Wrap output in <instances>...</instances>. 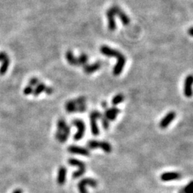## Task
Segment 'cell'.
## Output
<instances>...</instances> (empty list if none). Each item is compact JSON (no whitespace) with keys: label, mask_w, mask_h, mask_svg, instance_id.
Wrapping results in <instances>:
<instances>
[{"label":"cell","mask_w":193,"mask_h":193,"mask_svg":"<svg viewBox=\"0 0 193 193\" xmlns=\"http://www.w3.org/2000/svg\"><path fill=\"white\" fill-rule=\"evenodd\" d=\"M87 145L89 149H101L107 153H110L112 151V147L111 145L106 141L89 140L87 142Z\"/></svg>","instance_id":"cell-3"},{"label":"cell","mask_w":193,"mask_h":193,"mask_svg":"<svg viewBox=\"0 0 193 193\" xmlns=\"http://www.w3.org/2000/svg\"><path fill=\"white\" fill-rule=\"evenodd\" d=\"M113 8L114 10H115V15H117V17L120 19L122 23L124 25H128V24H129V22H130V19H129V17L126 15L125 12H123L118 6H113Z\"/></svg>","instance_id":"cell-12"},{"label":"cell","mask_w":193,"mask_h":193,"mask_svg":"<svg viewBox=\"0 0 193 193\" xmlns=\"http://www.w3.org/2000/svg\"><path fill=\"white\" fill-rule=\"evenodd\" d=\"M87 61H88V56L86 54L83 53L81 54L79 57H77V63H78V66L82 65L84 66L85 64H87Z\"/></svg>","instance_id":"cell-22"},{"label":"cell","mask_w":193,"mask_h":193,"mask_svg":"<svg viewBox=\"0 0 193 193\" xmlns=\"http://www.w3.org/2000/svg\"><path fill=\"white\" fill-rule=\"evenodd\" d=\"M66 58L68 62L70 63L71 65L74 66H78V63H77V58L75 57L74 54L72 51L68 50L66 52Z\"/></svg>","instance_id":"cell-17"},{"label":"cell","mask_w":193,"mask_h":193,"mask_svg":"<svg viewBox=\"0 0 193 193\" xmlns=\"http://www.w3.org/2000/svg\"><path fill=\"white\" fill-rule=\"evenodd\" d=\"M120 110L117 107H112V108L106 109L105 112V117L108 119L109 121H114L118 115Z\"/></svg>","instance_id":"cell-14"},{"label":"cell","mask_w":193,"mask_h":193,"mask_svg":"<svg viewBox=\"0 0 193 193\" xmlns=\"http://www.w3.org/2000/svg\"><path fill=\"white\" fill-rule=\"evenodd\" d=\"M100 52L105 56L109 57H116L117 62L114 67L113 74L115 76H118L122 72L124 67L126 64V57L124 54L121 53L118 50H116L115 49L109 47L108 46L103 45L100 47Z\"/></svg>","instance_id":"cell-1"},{"label":"cell","mask_w":193,"mask_h":193,"mask_svg":"<svg viewBox=\"0 0 193 193\" xmlns=\"http://www.w3.org/2000/svg\"><path fill=\"white\" fill-rule=\"evenodd\" d=\"M184 95L188 98L193 96V74H189L186 77L184 82Z\"/></svg>","instance_id":"cell-7"},{"label":"cell","mask_w":193,"mask_h":193,"mask_svg":"<svg viewBox=\"0 0 193 193\" xmlns=\"http://www.w3.org/2000/svg\"><path fill=\"white\" fill-rule=\"evenodd\" d=\"M7 57H8V55L7 54V53L5 52H0V62H2V61L6 59Z\"/></svg>","instance_id":"cell-27"},{"label":"cell","mask_w":193,"mask_h":193,"mask_svg":"<svg viewBox=\"0 0 193 193\" xmlns=\"http://www.w3.org/2000/svg\"><path fill=\"white\" fill-rule=\"evenodd\" d=\"M12 193H23V191L21 189H17V190H15Z\"/></svg>","instance_id":"cell-30"},{"label":"cell","mask_w":193,"mask_h":193,"mask_svg":"<svg viewBox=\"0 0 193 193\" xmlns=\"http://www.w3.org/2000/svg\"><path fill=\"white\" fill-rule=\"evenodd\" d=\"M97 184H98V183H97V180H94V179L84 178L79 182L77 187H78V190L80 191V193H88L86 188H85L86 185H89L92 187V188H97Z\"/></svg>","instance_id":"cell-8"},{"label":"cell","mask_w":193,"mask_h":193,"mask_svg":"<svg viewBox=\"0 0 193 193\" xmlns=\"http://www.w3.org/2000/svg\"><path fill=\"white\" fill-rule=\"evenodd\" d=\"M67 151L72 154H80L82 156H88L90 155V152L87 148L80 147V146H76V145H70L67 148Z\"/></svg>","instance_id":"cell-9"},{"label":"cell","mask_w":193,"mask_h":193,"mask_svg":"<svg viewBox=\"0 0 193 193\" xmlns=\"http://www.w3.org/2000/svg\"><path fill=\"white\" fill-rule=\"evenodd\" d=\"M9 64H10V60L9 57H8L5 59V60L2 61V64L1 67H0V75H4L6 72H7Z\"/></svg>","instance_id":"cell-19"},{"label":"cell","mask_w":193,"mask_h":193,"mask_svg":"<svg viewBox=\"0 0 193 193\" xmlns=\"http://www.w3.org/2000/svg\"><path fill=\"white\" fill-rule=\"evenodd\" d=\"M179 193H193V180L179 191Z\"/></svg>","instance_id":"cell-23"},{"label":"cell","mask_w":193,"mask_h":193,"mask_svg":"<svg viewBox=\"0 0 193 193\" xmlns=\"http://www.w3.org/2000/svg\"><path fill=\"white\" fill-rule=\"evenodd\" d=\"M70 134V127L67 125L64 119H60L57 122V131L55 133V138L60 143H64L67 140Z\"/></svg>","instance_id":"cell-2"},{"label":"cell","mask_w":193,"mask_h":193,"mask_svg":"<svg viewBox=\"0 0 193 193\" xmlns=\"http://www.w3.org/2000/svg\"><path fill=\"white\" fill-rule=\"evenodd\" d=\"M176 117V112L172 111L168 112L167 115L164 116L163 118L162 119V120L160 122V127L162 129H165L170 125V123L175 119Z\"/></svg>","instance_id":"cell-11"},{"label":"cell","mask_w":193,"mask_h":193,"mask_svg":"<svg viewBox=\"0 0 193 193\" xmlns=\"http://www.w3.org/2000/svg\"><path fill=\"white\" fill-rule=\"evenodd\" d=\"M188 34H189V35L191 36H192V37H193V27H190V29H188Z\"/></svg>","instance_id":"cell-29"},{"label":"cell","mask_w":193,"mask_h":193,"mask_svg":"<svg viewBox=\"0 0 193 193\" xmlns=\"http://www.w3.org/2000/svg\"><path fill=\"white\" fill-rule=\"evenodd\" d=\"M45 88H46V85L44 84V83L40 82L36 86V88L34 89V92L32 94L34 95V97H38L42 92H44V89H45Z\"/></svg>","instance_id":"cell-20"},{"label":"cell","mask_w":193,"mask_h":193,"mask_svg":"<svg viewBox=\"0 0 193 193\" xmlns=\"http://www.w3.org/2000/svg\"><path fill=\"white\" fill-rule=\"evenodd\" d=\"M102 114L99 112V111L95 110L89 114V118H90V124H91V130L93 135L97 136L99 134V128L97 125V119H101L102 117Z\"/></svg>","instance_id":"cell-5"},{"label":"cell","mask_w":193,"mask_h":193,"mask_svg":"<svg viewBox=\"0 0 193 193\" xmlns=\"http://www.w3.org/2000/svg\"><path fill=\"white\" fill-rule=\"evenodd\" d=\"M124 99H125V97H124V95L122 94H118L115 95V96L112 98V104L114 106H116V105L120 104V103L122 102Z\"/></svg>","instance_id":"cell-21"},{"label":"cell","mask_w":193,"mask_h":193,"mask_svg":"<svg viewBox=\"0 0 193 193\" xmlns=\"http://www.w3.org/2000/svg\"><path fill=\"white\" fill-rule=\"evenodd\" d=\"M181 178V174L179 172H164V173L162 174L160 176V179L161 180L164 182H168V181H172V180H177Z\"/></svg>","instance_id":"cell-13"},{"label":"cell","mask_w":193,"mask_h":193,"mask_svg":"<svg viewBox=\"0 0 193 193\" xmlns=\"http://www.w3.org/2000/svg\"><path fill=\"white\" fill-rule=\"evenodd\" d=\"M39 83H40V80H39V79L36 78V77H33V78H32L31 80H29V85H30V86L32 87H34V86H36Z\"/></svg>","instance_id":"cell-26"},{"label":"cell","mask_w":193,"mask_h":193,"mask_svg":"<svg viewBox=\"0 0 193 193\" xmlns=\"http://www.w3.org/2000/svg\"><path fill=\"white\" fill-rule=\"evenodd\" d=\"M102 107L104 109H107V104L106 102H103L102 103Z\"/></svg>","instance_id":"cell-31"},{"label":"cell","mask_w":193,"mask_h":193,"mask_svg":"<svg viewBox=\"0 0 193 193\" xmlns=\"http://www.w3.org/2000/svg\"><path fill=\"white\" fill-rule=\"evenodd\" d=\"M72 124L74 126H75L77 128V133L74 136V140H80L82 138L84 137V133H85V124L82 120L80 119H73L72 122Z\"/></svg>","instance_id":"cell-6"},{"label":"cell","mask_w":193,"mask_h":193,"mask_svg":"<svg viewBox=\"0 0 193 193\" xmlns=\"http://www.w3.org/2000/svg\"><path fill=\"white\" fill-rule=\"evenodd\" d=\"M67 170L65 167L62 166L59 168L57 174V183L60 185H63L66 182L67 179Z\"/></svg>","instance_id":"cell-16"},{"label":"cell","mask_w":193,"mask_h":193,"mask_svg":"<svg viewBox=\"0 0 193 193\" xmlns=\"http://www.w3.org/2000/svg\"><path fill=\"white\" fill-rule=\"evenodd\" d=\"M65 109L70 113L76 112H77V106L75 105L73 99L67 102L65 104Z\"/></svg>","instance_id":"cell-18"},{"label":"cell","mask_w":193,"mask_h":193,"mask_svg":"<svg viewBox=\"0 0 193 193\" xmlns=\"http://www.w3.org/2000/svg\"><path fill=\"white\" fill-rule=\"evenodd\" d=\"M101 67V62H97L92 64H85L84 66H83V70L84 72L87 74H92L93 72H97V70H99Z\"/></svg>","instance_id":"cell-15"},{"label":"cell","mask_w":193,"mask_h":193,"mask_svg":"<svg viewBox=\"0 0 193 193\" xmlns=\"http://www.w3.org/2000/svg\"><path fill=\"white\" fill-rule=\"evenodd\" d=\"M44 92H46L47 95H51L53 92V89L51 87H46L45 89H44Z\"/></svg>","instance_id":"cell-28"},{"label":"cell","mask_w":193,"mask_h":193,"mask_svg":"<svg viewBox=\"0 0 193 193\" xmlns=\"http://www.w3.org/2000/svg\"><path fill=\"white\" fill-rule=\"evenodd\" d=\"M68 163L70 165L77 167L79 168L78 170H77L76 172H74L72 174V177L74 179L80 177L86 172V165H85V163L80 161V160L74 159V158H70L68 160Z\"/></svg>","instance_id":"cell-4"},{"label":"cell","mask_w":193,"mask_h":193,"mask_svg":"<svg viewBox=\"0 0 193 193\" xmlns=\"http://www.w3.org/2000/svg\"><path fill=\"white\" fill-rule=\"evenodd\" d=\"M106 15L108 20V29L110 31H115L116 29V22H115V12L113 7L109 8L106 12Z\"/></svg>","instance_id":"cell-10"},{"label":"cell","mask_w":193,"mask_h":193,"mask_svg":"<svg viewBox=\"0 0 193 193\" xmlns=\"http://www.w3.org/2000/svg\"><path fill=\"white\" fill-rule=\"evenodd\" d=\"M101 121H102V126L103 127L105 128V129H107L109 128V120L107 119L106 117H105V115H102V117H101Z\"/></svg>","instance_id":"cell-24"},{"label":"cell","mask_w":193,"mask_h":193,"mask_svg":"<svg viewBox=\"0 0 193 193\" xmlns=\"http://www.w3.org/2000/svg\"><path fill=\"white\" fill-rule=\"evenodd\" d=\"M34 92V89H33V87L30 86V85H28V86H27L25 87V88L24 89V94L25 95H29L33 93Z\"/></svg>","instance_id":"cell-25"}]
</instances>
